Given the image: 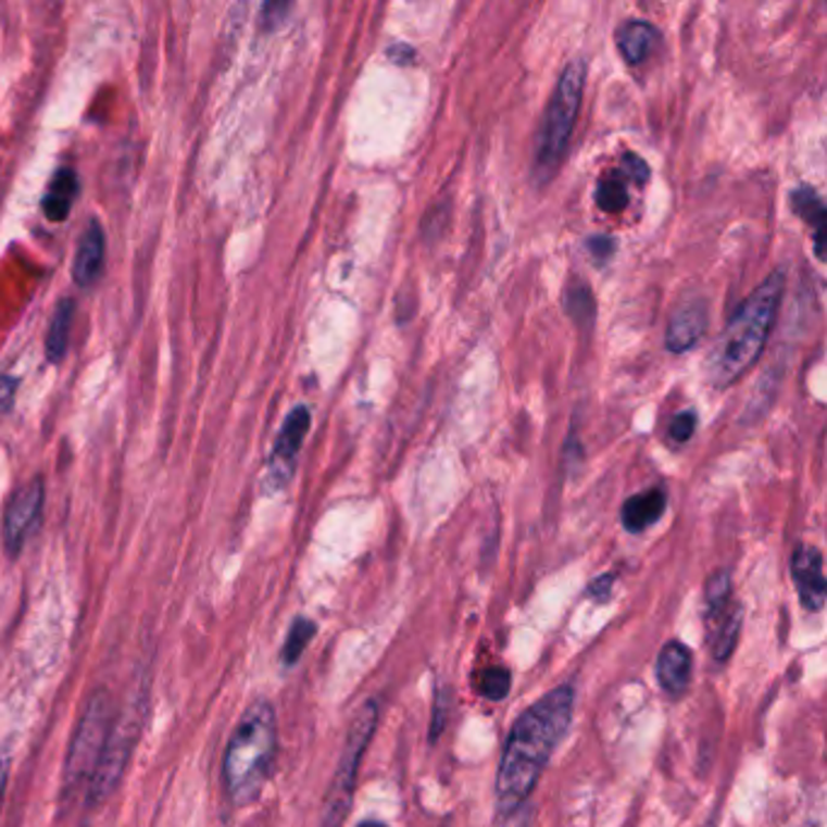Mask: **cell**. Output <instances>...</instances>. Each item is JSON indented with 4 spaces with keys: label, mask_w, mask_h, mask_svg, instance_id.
Wrapping results in <instances>:
<instances>
[{
    "label": "cell",
    "mask_w": 827,
    "mask_h": 827,
    "mask_svg": "<svg viewBox=\"0 0 827 827\" xmlns=\"http://www.w3.org/2000/svg\"><path fill=\"white\" fill-rule=\"evenodd\" d=\"M784 295V272H774L740 303L709 358V379L716 389L736 384L767 344Z\"/></svg>",
    "instance_id": "2"
},
{
    "label": "cell",
    "mask_w": 827,
    "mask_h": 827,
    "mask_svg": "<svg viewBox=\"0 0 827 827\" xmlns=\"http://www.w3.org/2000/svg\"><path fill=\"white\" fill-rule=\"evenodd\" d=\"M360 827H386V825L379 823V820H366V823H362Z\"/></svg>",
    "instance_id": "31"
},
{
    "label": "cell",
    "mask_w": 827,
    "mask_h": 827,
    "mask_svg": "<svg viewBox=\"0 0 827 827\" xmlns=\"http://www.w3.org/2000/svg\"><path fill=\"white\" fill-rule=\"evenodd\" d=\"M309 427H311L309 408L306 405L295 408V411L287 415V421H285V425H281V430L275 439V454H272V462L291 468V462L297 459L299 449L303 444V437H306V433H309Z\"/></svg>",
    "instance_id": "16"
},
{
    "label": "cell",
    "mask_w": 827,
    "mask_h": 827,
    "mask_svg": "<svg viewBox=\"0 0 827 827\" xmlns=\"http://www.w3.org/2000/svg\"><path fill=\"white\" fill-rule=\"evenodd\" d=\"M17 389V381L10 376H0V411H8V405L13 403V396Z\"/></svg>",
    "instance_id": "27"
},
{
    "label": "cell",
    "mask_w": 827,
    "mask_h": 827,
    "mask_svg": "<svg viewBox=\"0 0 827 827\" xmlns=\"http://www.w3.org/2000/svg\"><path fill=\"white\" fill-rule=\"evenodd\" d=\"M655 27L646 20H629L616 35V45H619L622 57L629 61V64H641V61L648 57V51L655 45Z\"/></svg>",
    "instance_id": "18"
},
{
    "label": "cell",
    "mask_w": 827,
    "mask_h": 827,
    "mask_svg": "<svg viewBox=\"0 0 827 827\" xmlns=\"http://www.w3.org/2000/svg\"><path fill=\"white\" fill-rule=\"evenodd\" d=\"M505 827H525V820H519L517 813H512V820Z\"/></svg>",
    "instance_id": "30"
},
{
    "label": "cell",
    "mask_w": 827,
    "mask_h": 827,
    "mask_svg": "<svg viewBox=\"0 0 827 827\" xmlns=\"http://www.w3.org/2000/svg\"><path fill=\"white\" fill-rule=\"evenodd\" d=\"M5 781H8V757L0 752V801L5 795Z\"/></svg>",
    "instance_id": "29"
},
{
    "label": "cell",
    "mask_w": 827,
    "mask_h": 827,
    "mask_svg": "<svg viewBox=\"0 0 827 827\" xmlns=\"http://www.w3.org/2000/svg\"><path fill=\"white\" fill-rule=\"evenodd\" d=\"M80 192V180L76 171L71 167H61V171L54 173L51 183L47 187L45 202H41V212L49 218V222H66L73 204H76Z\"/></svg>",
    "instance_id": "15"
},
{
    "label": "cell",
    "mask_w": 827,
    "mask_h": 827,
    "mask_svg": "<svg viewBox=\"0 0 827 827\" xmlns=\"http://www.w3.org/2000/svg\"><path fill=\"white\" fill-rule=\"evenodd\" d=\"M791 578L799 590L803 610L820 612L827 600V580L823 573V553L811 543H801L791 556Z\"/></svg>",
    "instance_id": "10"
},
{
    "label": "cell",
    "mask_w": 827,
    "mask_h": 827,
    "mask_svg": "<svg viewBox=\"0 0 827 827\" xmlns=\"http://www.w3.org/2000/svg\"><path fill=\"white\" fill-rule=\"evenodd\" d=\"M590 248L594 250L597 255H610L614 243H612V238H594V240H590Z\"/></svg>",
    "instance_id": "28"
},
{
    "label": "cell",
    "mask_w": 827,
    "mask_h": 827,
    "mask_svg": "<svg viewBox=\"0 0 827 827\" xmlns=\"http://www.w3.org/2000/svg\"><path fill=\"white\" fill-rule=\"evenodd\" d=\"M112 699L108 692H96L90 704L83 711L76 736L71 740L64 787L66 791H76L78 787H90L96 769L102 760V752L108 748L112 732Z\"/></svg>",
    "instance_id": "6"
},
{
    "label": "cell",
    "mask_w": 827,
    "mask_h": 827,
    "mask_svg": "<svg viewBox=\"0 0 827 827\" xmlns=\"http://www.w3.org/2000/svg\"><path fill=\"white\" fill-rule=\"evenodd\" d=\"M622 165H624L626 175L634 177V180H636L638 185H643V183L648 180V177H651V167H648V163L641 159V155L626 153V155H624V161H622Z\"/></svg>",
    "instance_id": "25"
},
{
    "label": "cell",
    "mask_w": 827,
    "mask_h": 827,
    "mask_svg": "<svg viewBox=\"0 0 827 827\" xmlns=\"http://www.w3.org/2000/svg\"><path fill=\"white\" fill-rule=\"evenodd\" d=\"M41 510H45V484L41 478H35L17 490L5 510L3 543L10 556H17L25 549L27 539L37 531Z\"/></svg>",
    "instance_id": "9"
},
{
    "label": "cell",
    "mask_w": 827,
    "mask_h": 827,
    "mask_svg": "<svg viewBox=\"0 0 827 827\" xmlns=\"http://www.w3.org/2000/svg\"><path fill=\"white\" fill-rule=\"evenodd\" d=\"M565 309H568L571 318L575 323H580V326H585V323H590L594 318V301L588 285L578 281V285L568 287V291H565Z\"/></svg>",
    "instance_id": "22"
},
{
    "label": "cell",
    "mask_w": 827,
    "mask_h": 827,
    "mask_svg": "<svg viewBox=\"0 0 827 827\" xmlns=\"http://www.w3.org/2000/svg\"><path fill=\"white\" fill-rule=\"evenodd\" d=\"M709 326V313L704 301H687L685 306H679L673 318H669V328L665 335L667 350L673 352H687L692 350L699 340L704 338Z\"/></svg>",
    "instance_id": "11"
},
{
    "label": "cell",
    "mask_w": 827,
    "mask_h": 827,
    "mask_svg": "<svg viewBox=\"0 0 827 827\" xmlns=\"http://www.w3.org/2000/svg\"><path fill=\"white\" fill-rule=\"evenodd\" d=\"M102 265H104V234L98 222H90L88 231L83 234L78 243L76 260H73V281L83 289L92 287L102 275Z\"/></svg>",
    "instance_id": "13"
},
{
    "label": "cell",
    "mask_w": 827,
    "mask_h": 827,
    "mask_svg": "<svg viewBox=\"0 0 827 827\" xmlns=\"http://www.w3.org/2000/svg\"><path fill=\"white\" fill-rule=\"evenodd\" d=\"M667 496L663 488H648L643 493H636L624 502L622 508V525L626 531L641 534L648 527H653L657 519L665 515Z\"/></svg>",
    "instance_id": "14"
},
{
    "label": "cell",
    "mask_w": 827,
    "mask_h": 827,
    "mask_svg": "<svg viewBox=\"0 0 827 827\" xmlns=\"http://www.w3.org/2000/svg\"><path fill=\"white\" fill-rule=\"evenodd\" d=\"M73 316H76V303L73 299H61L59 306L54 311V318L49 323V333H47V360L49 362H61L68 350V338H71V326H73Z\"/></svg>",
    "instance_id": "19"
},
{
    "label": "cell",
    "mask_w": 827,
    "mask_h": 827,
    "mask_svg": "<svg viewBox=\"0 0 827 827\" xmlns=\"http://www.w3.org/2000/svg\"><path fill=\"white\" fill-rule=\"evenodd\" d=\"M141 709L143 704L131 706V711H127V714L120 718V724L112 728L108 748H104L102 760L96 769V777H92L90 781V803H102L114 789H117L122 772L129 762L136 736H139L141 730V718H139Z\"/></svg>",
    "instance_id": "8"
},
{
    "label": "cell",
    "mask_w": 827,
    "mask_h": 827,
    "mask_svg": "<svg viewBox=\"0 0 827 827\" xmlns=\"http://www.w3.org/2000/svg\"><path fill=\"white\" fill-rule=\"evenodd\" d=\"M585 78H588L585 61H571V64L565 66L563 76L559 78V86L553 90L547 112H543L541 127L537 134V149H534V177H537L539 183L551 180V175L556 173V167L563 161L565 149H568L571 134L582 102Z\"/></svg>",
    "instance_id": "4"
},
{
    "label": "cell",
    "mask_w": 827,
    "mask_h": 827,
    "mask_svg": "<svg viewBox=\"0 0 827 827\" xmlns=\"http://www.w3.org/2000/svg\"><path fill=\"white\" fill-rule=\"evenodd\" d=\"M655 677L667 694L679 697L692 682V651L685 643L669 641L657 655Z\"/></svg>",
    "instance_id": "12"
},
{
    "label": "cell",
    "mask_w": 827,
    "mask_h": 827,
    "mask_svg": "<svg viewBox=\"0 0 827 827\" xmlns=\"http://www.w3.org/2000/svg\"><path fill=\"white\" fill-rule=\"evenodd\" d=\"M612 585H614V575L606 573L590 585L588 592H590V597H594V600H606V597H610V592H612Z\"/></svg>",
    "instance_id": "26"
},
{
    "label": "cell",
    "mask_w": 827,
    "mask_h": 827,
    "mask_svg": "<svg viewBox=\"0 0 827 827\" xmlns=\"http://www.w3.org/2000/svg\"><path fill=\"white\" fill-rule=\"evenodd\" d=\"M575 689L563 685L531 704L510 730L496 777V799L502 815L525 809L553 750L573 718Z\"/></svg>",
    "instance_id": "1"
},
{
    "label": "cell",
    "mask_w": 827,
    "mask_h": 827,
    "mask_svg": "<svg viewBox=\"0 0 827 827\" xmlns=\"http://www.w3.org/2000/svg\"><path fill=\"white\" fill-rule=\"evenodd\" d=\"M277 755V714L270 701L250 704L238 721L224 757V784L234 805L260 799Z\"/></svg>",
    "instance_id": "3"
},
{
    "label": "cell",
    "mask_w": 827,
    "mask_h": 827,
    "mask_svg": "<svg viewBox=\"0 0 827 827\" xmlns=\"http://www.w3.org/2000/svg\"><path fill=\"white\" fill-rule=\"evenodd\" d=\"M594 199H597V206H600L602 212L619 214V212H624L626 204H629V190H626L622 177L614 173L610 177H602L600 185H597Z\"/></svg>",
    "instance_id": "20"
},
{
    "label": "cell",
    "mask_w": 827,
    "mask_h": 827,
    "mask_svg": "<svg viewBox=\"0 0 827 827\" xmlns=\"http://www.w3.org/2000/svg\"><path fill=\"white\" fill-rule=\"evenodd\" d=\"M706 643L716 663H726L736 651L742 610L732 602V578L728 571H718L706 582Z\"/></svg>",
    "instance_id": "7"
},
{
    "label": "cell",
    "mask_w": 827,
    "mask_h": 827,
    "mask_svg": "<svg viewBox=\"0 0 827 827\" xmlns=\"http://www.w3.org/2000/svg\"><path fill=\"white\" fill-rule=\"evenodd\" d=\"M376 724H379V704H376V701H366L364 706H360L358 714H354L348 728V738H344L338 772H335L330 784L321 827H340L342 820L348 818L354 793V779H358L360 762L374 736Z\"/></svg>",
    "instance_id": "5"
},
{
    "label": "cell",
    "mask_w": 827,
    "mask_h": 827,
    "mask_svg": "<svg viewBox=\"0 0 827 827\" xmlns=\"http://www.w3.org/2000/svg\"><path fill=\"white\" fill-rule=\"evenodd\" d=\"M694 427H697V413L694 411H682L677 413L673 421H669V439H673L675 444H685L689 437L694 435Z\"/></svg>",
    "instance_id": "24"
},
{
    "label": "cell",
    "mask_w": 827,
    "mask_h": 827,
    "mask_svg": "<svg viewBox=\"0 0 827 827\" xmlns=\"http://www.w3.org/2000/svg\"><path fill=\"white\" fill-rule=\"evenodd\" d=\"M510 685H512V675L505 667H488L484 675L478 679V692L480 697H486L488 701H502L510 694Z\"/></svg>",
    "instance_id": "23"
},
{
    "label": "cell",
    "mask_w": 827,
    "mask_h": 827,
    "mask_svg": "<svg viewBox=\"0 0 827 827\" xmlns=\"http://www.w3.org/2000/svg\"><path fill=\"white\" fill-rule=\"evenodd\" d=\"M791 206L805 224L813 226L815 255L823 260V240H825V204L820 195L811 185H801L791 192Z\"/></svg>",
    "instance_id": "17"
},
{
    "label": "cell",
    "mask_w": 827,
    "mask_h": 827,
    "mask_svg": "<svg viewBox=\"0 0 827 827\" xmlns=\"http://www.w3.org/2000/svg\"><path fill=\"white\" fill-rule=\"evenodd\" d=\"M313 636H316V624L306 619V616H299V619L291 624L285 648H281V661H285V665L299 663V657L303 655V651H306V646L313 641Z\"/></svg>",
    "instance_id": "21"
}]
</instances>
